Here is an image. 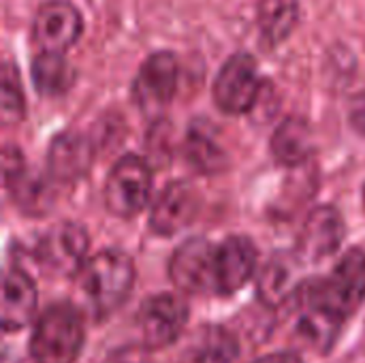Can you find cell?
Wrapping results in <instances>:
<instances>
[{"label": "cell", "mask_w": 365, "mask_h": 363, "mask_svg": "<svg viewBox=\"0 0 365 363\" xmlns=\"http://www.w3.org/2000/svg\"><path fill=\"white\" fill-rule=\"evenodd\" d=\"M237 357V338L225 327H207L195 347L192 363H235Z\"/></svg>", "instance_id": "obj_23"}, {"label": "cell", "mask_w": 365, "mask_h": 363, "mask_svg": "<svg viewBox=\"0 0 365 363\" xmlns=\"http://www.w3.org/2000/svg\"><path fill=\"white\" fill-rule=\"evenodd\" d=\"M272 152H274L276 160L284 167L304 165L314 152V139H312V131H310L308 122L302 118L284 120L274 131Z\"/></svg>", "instance_id": "obj_19"}, {"label": "cell", "mask_w": 365, "mask_h": 363, "mask_svg": "<svg viewBox=\"0 0 365 363\" xmlns=\"http://www.w3.org/2000/svg\"><path fill=\"white\" fill-rule=\"evenodd\" d=\"M304 289L329 312L349 321L365 302V252L351 248L325 280L304 282Z\"/></svg>", "instance_id": "obj_3"}, {"label": "cell", "mask_w": 365, "mask_h": 363, "mask_svg": "<svg viewBox=\"0 0 365 363\" xmlns=\"http://www.w3.org/2000/svg\"><path fill=\"white\" fill-rule=\"evenodd\" d=\"M88 246L90 237L81 225L60 223L38 240L36 259L51 274L73 276L79 274V270L88 261Z\"/></svg>", "instance_id": "obj_8"}, {"label": "cell", "mask_w": 365, "mask_h": 363, "mask_svg": "<svg viewBox=\"0 0 365 363\" xmlns=\"http://www.w3.org/2000/svg\"><path fill=\"white\" fill-rule=\"evenodd\" d=\"M299 257L276 255L272 257L257 278V295L263 306L278 308L295 297L299 287Z\"/></svg>", "instance_id": "obj_18"}, {"label": "cell", "mask_w": 365, "mask_h": 363, "mask_svg": "<svg viewBox=\"0 0 365 363\" xmlns=\"http://www.w3.org/2000/svg\"><path fill=\"white\" fill-rule=\"evenodd\" d=\"M212 94L216 107L229 116H244L252 111L261 94L257 60L246 51H237L225 60L214 79Z\"/></svg>", "instance_id": "obj_5"}, {"label": "cell", "mask_w": 365, "mask_h": 363, "mask_svg": "<svg viewBox=\"0 0 365 363\" xmlns=\"http://www.w3.org/2000/svg\"><path fill=\"white\" fill-rule=\"evenodd\" d=\"M152 197V169L150 165L137 156L126 154L111 167L103 199L107 210L118 218H133L145 210Z\"/></svg>", "instance_id": "obj_4"}, {"label": "cell", "mask_w": 365, "mask_h": 363, "mask_svg": "<svg viewBox=\"0 0 365 363\" xmlns=\"http://www.w3.org/2000/svg\"><path fill=\"white\" fill-rule=\"evenodd\" d=\"M83 340L81 312L68 302H58L36 319L30 336V355L36 363H75Z\"/></svg>", "instance_id": "obj_2"}, {"label": "cell", "mask_w": 365, "mask_h": 363, "mask_svg": "<svg viewBox=\"0 0 365 363\" xmlns=\"http://www.w3.org/2000/svg\"><path fill=\"white\" fill-rule=\"evenodd\" d=\"M79 285L94 317L107 319L128 300L135 285V263L124 250H103L83 263Z\"/></svg>", "instance_id": "obj_1"}, {"label": "cell", "mask_w": 365, "mask_h": 363, "mask_svg": "<svg viewBox=\"0 0 365 363\" xmlns=\"http://www.w3.org/2000/svg\"><path fill=\"white\" fill-rule=\"evenodd\" d=\"M199 193L186 180L169 182L154 199L150 212V229L160 237H171L186 229L199 214Z\"/></svg>", "instance_id": "obj_11"}, {"label": "cell", "mask_w": 365, "mask_h": 363, "mask_svg": "<svg viewBox=\"0 0 365 363\" xmlns=\"http://www.w3.org/2000/svg\"><path fill=\"white\" fill-rule=\"evenodd\" d=\"M186 160L190 167H195L201 173L214 175L220 173L227 167V154L225 150L201 128H192L184 143Z\"/></svg>", "instance_id": "obj_22"}, {"label": "cell", "mask_w": 365, "mask_h": 363, "mask_svg": "<svg viewBox=\"0 0 365 363\" xmlns=\"http://www.w3.org/2000/svg\"><path fill=\"white\" fill-rule=\"evenodd\" d=\"M178 79L180 62L175 53L156 51L137 71V77L133 81V98L143 111L156 113L173 101Z\"/></svg>", "instance_id": "obj_10"}, {"label": "cell", "mask_w": 365, "mask_h": 363, "mask_svg": "<svg viewBox=\"0 0 365 363\" xmlns=\"http://www.w3.org/2000/svg\"><path fill=\"white\" fill-rule=\"evenodd\" d=\"M257 248L246 235H229L216 246V295H233L257 272Z\"/></svg>", "instance_id": "obj_14"}, {"label": "cell", "mask_w": 365, "mask_h": 363, "mask_svg": "<svg viewBox=\"0 0 365 363\" xmlns=\"http://www.w3.org/2000/svg\"><path fill=\"white\" fill-rule=\"evenodd\" d=\"M299 24V0H259L257 28L265 45L284 43Z\"/></svg>", "instance_id": "obj_20"}, {"label": "cell", "mask_w": 365, "mask_h": 363, "mask_svg": "<svg viewBox=\"0 0 365 363\" xmlns=\"http://www.w3.org/2000/svg\"><path fill=\"white\" fill-rule=\"evenodd\" d=\"M2 171H4V186L11 197V201L26 214L30 216H41L45 214L53 199H51V188L47 182L34 173L28 171L21 152L15 145L4 148L2 156Z\"/></svg>", "instance_id": "obj_12"}, {"label": "cell", "mask_w": 365, "mask_h": 363, "mask_svg": "<svg viewBox=\"0 0 365 363\" xmlns=\"http://www.w3.org/2000/svg\"><path fill=\"white\" fill-rule=\"evenodd\" d=\"M346 227L342 214L334 205L314 208L297 237V257L308 263L331 257L344 242Z\"/></svg>", "instance_id": "obj_13"}, {"label": "cell", "mask_w": 365, "mask_h": 363, "mask_svg": "<svg viewBox=\"0 0 365 363\" xmlns=\"http://www.w3.org/2000/svg\"><path fill=\"white\" fill-rule=\"evenodd\" d=\"M293 306H295V312H297V334H299V338L310 349L327 353L336 344V340L340 336V329H342V325L346 321H342L340 317L329 312L325 306H321L314 297H310V293L304 289V285L295 293Z\"/></svg>", "instance_id": "obj_15"}, {"label": "cell", "mask_w": 365, "mask_h": 363, "mask_svg": "<svg viewBox=\"0 0 365 363\" xmlns=\"http://www.w3.org/2000/svg\"><path fill=\"white\" fill-rule=\"evenodd\" d=\"M252 363H304L297 355H293V353H274V355H265V357H261V359H257V362Z\"/></svg>", "instance_id": "obj_26"}, {"label": "cell", "mask_w": 365, "mask_h": 363, "mask_svg": "<svg viewBox=\"0 0 365 363\" xmlns=\"http://www.w3.org/2000/svg\"><path fill=\"white\" fill-rule=\"evenodd\" d=\"M105 363H145V357L137 349H122L115 351Z\"/></svg>", "instance_id": "obj_25"}, {"label": "cell", "mask_w": 365, "mask_h": 363, "mask_svg": "<svg viewBox=\"0 0 365 363\" xmlns=\"http://www.w3.org/2000/svg\"><path fill=\"white\" fill-rule=\"evenodd\" d=\"M171 282L190 295H216V246L205 237H190L169 261Z\"/></svg>", "instance_id": "obj_6"}, {"label": "cell", "mask_w": 365, "mask_h": 363, "mask_svg": "<svg viewBox=\"0 0 365 363\" xmlns=\"http://www.w3.org/2000/svg\"><path fill=\"white\" fill-rule=\"evenodd\" d=\"M26 113V94L13 62H4L2 71V122L17 124Z\"/></svg>", "instance_id": "obj_24"}, {"label": "cell", "mask_w": 365, "mask_h": 363, "mask_svg": "<svg viewBox=\"0 0 365 363\" xmlns=\"http://www.w3.org/2000/svg\"><path fill=\"white\" fill-rule=\"evenodd\" d=\"M81 32V13L66 0H47L34 13L32 41L38 51L64 53L79 41Z\"/></svg>", "instance_id": "obj_9"}, {"label": "cell", "mask_w": 365, "mask_h": 363, "mask_svg": "<svg viewBox=\"0 0 365 363\" xmlns=\"http://www.w3.org/2000/svg\"><path fill=\"white\" fill-rule=\"evenodd\" d=\"M137 323L145 349H167L182 336L188 323V306L173 293H158L141 304Z\"/></svg>", "instance_id": "obj_7"}, {"label": "cell", "mask_w": 365, "mask_h": 363, "mask_svg": "<svg viewBox=\"0 0 365 363\" xmlns=\"http://www.w3.org/2000/svg\"><path fill=\"white\" fill-rule=\"evenodd\" d=\"M94 160L92 141L79 133H62L58 135L47 152V169L49 178L60 184H73L81 180Z\"/></svg>", "instance_id": "obj_16"}, {"label": "cell", "mask_w": 365, "mask_h": 363, "mask_svg": "<svg viewBox=\"0 0 365 363\" xmlns=\"http://www.w3.org/2000/svg\"><path fill=\"white\" fill-rule=\"evenodd\" d=\"M38 293L34 280L19 267H11L4 276L2 291V332L11 334L26 327L36 312Z\"/></svg>", "instance_id": "obj_17"}, {"label": "cell", "mask_w": 365, "mask_h": 363, "mask_svg": "<svg viewBox=\"0 0 365 363\" xmlns=\"http://www.w3.org/2000/svg\"><path fill=\"white\" fill-rule=\"evenodd\" d=\"M32 81L43 96H60L73 86L75 73L64 53L41 51L32 60Z\"/></svg>", "instance_id": "obj_21"}, {"label": "cell", "mask_w": 365, "mask_h": 363, "mask_svg": "<svg viewBox=\"0 0 365 363\" xmlns=\"http://www.w3.org/2000/svg\"><path fill=\"white\" fill-rule=\"evenodd\" d=\"M364 203H365V188H364Z\"/></svg>", "instance_id": "obj_27"}]
</instances>
